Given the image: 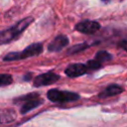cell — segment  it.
Segmentation results:
<instances>
[{"mask_svg":"<svg viewBox=\"0 0 127 127\" xmlns=\"http://www.w3.org/2000/svg\"><path fill=\"white\" fill-rule=\"evenodd\" d=\"M126 43H127V42H126L125 39H123L121 42H119V46H120L124 51H126Z\"/></svg>","mask_w":127,"mask_h":127,"instance_id":"cell-15","label":"cell"},{"mask_svg":"<svg viewBox=\"0 0 127 127\" xmlns=\"http://www.w3.org/2000/svg\"><path fill=\"white\" fill-rule=\"evenodd\" d=\"M99 42H95V43H93V44H88L87 42H85V43H82V44H77V45H74V46H72L71 48H69L68 50H67V55H73V54H77V53H79V52H82V51H84L85 49H87L88 47H90V46H93V45H97Z\"/></svg>","mask_w":127,"mask_h":127,"instance_id":"cell-11","label":"cell"},{"mask_svg":"<svg viewBox=\"0 0 127 127\" xmlns=\"http://www.w3.org/2000/svg\"><path fill=\"white\" fill-rule=\"evenodd\" d=\"M13 81V77L8 73H0V86H6L11 84Z\"/></svg>","mask_w":127,"mask_h":127,"instance_id":"cell-13","label":"cell"},{"mask_svg":"<svg viewBox=\"0 0 127 127\" xmlns=\"http://www.w3.org/2000/svg\"><path fill=\"white\" fill-rule=\"evenodd\" d=\"M21 100H24L25 101V103L21 106V109H20L21 114L28 113L29 111L37 108L38 106H40L44 102L43 99L39 97V94L38 93H30L28 95L21 96V97L17 98V100L15 99L14 102H18V101H21Z\"/></svg>","mask_w":127,"mask_h":127,"instance_id":"cell-4","label":"cell"},{"mask_svg":"<svg viewBox=\"0 0 127 127\" xmlns=\"http://www.w3.org/2000/svg\"><path fill=\"white\" fill-rule=\"evenodd\" d=\"M47 97L52 102L56 103H66L79 99V94L73 91L61 90L58 88H52L47 92Z\"/></svg>","mask_w":127,"mask_h":127,"instance_id":"cell-3","label":"cell"},{"mask_svg":"<svg viewBox=\"0 0 127 127\" xmlns=\"http://www.w3.org/2000/svg\"><path fill=\"white\" fill-rule=\"evenodd\" d=\"M60 78L61 76L58 73H55L53 71H48V72L39 74L34 78V86L35 87L46 86V85H49V84H52L58 81Z\"/></svg>","mask_w":127,"mask_h":127,"instance_id":"cell-6","label":"cell"},{"mask_svg":"<svg viewBox=\"0 0 127 127\" xmlns=\"http://www.w3.org/2000/svg\"><path fill=\"white\" fill-rule=\"evenodd\" d=\"M32 75H33V74H32L31 72H28L26 75H24V79H25V80H30V79L32 78Z\"/></svg>","mask_w":127,"mask_h":127,"instance_id":"cell-16","label":"cell"},{"mask_svg":"<svg viewBox=\"0 0 127 127\" xmlns=\"http://www.w3.org/2000/svg\"><path fill=\"white\" fill-rule=\"evenodd\" d=\"M100 24L96 21H92V20H84L81 21L79 23H77L74 27V29L82 34L85 35H91L96 33L99 29H100Z\"/></svg>","mask_w":127,"mask_h":127,"instance_id":"cell-5","label":"cell"},{"mask_svg":"<svg viewBox=\"0 0 127 127\" xmlns=\"http://www.w3.org/2000/svg\"><path fill=\"white\" fill-rule=\"evenodd\" d=\"M86 72H87V67L85 64H80V63L70 64L64 69V73L68 77H77Z\"/></svg>","mask_w":127,"mask_h":127,"instance_id":"cell-7","label":"cell"},{"mask_svg":"<svg viewBox=\"0 0 127 127\" xmlns=\"http://www.w3.org/2000/svg\"><path fill=\"white\" fill-rule=\"evenodd\" d=\"M43 52V44L42 43H34L29 45L27 48H25L21 52H11L7 54L4 58V62H12V61H20V60H25L28 58L36 57L42 54Z\"/></svg>","mask_w":127,"mask_h":127,"instance_id":"cell-2","label":"cell"},{"mask_svg":"<svg viewBox=\"0 0 127 127\" xmlns=\"http://www.w3.org/2000/svg\"><path fill=\"white\" fill-rule=\"evenodd\" d=\"M113 58V56L111 54H109L108 52L106 51H99L95 54V57H94V60L98 61L99 63H105V62H108V61H111Z\"/></svg>","mask_w":127,"mask_h":127,"instance_id":"cell-12","label":"cell"},{"mask_svg":"<svg viewBox=\"0 0 127 127\" xmlns=\"http://www.w3.org/2000/svg\"><path fill=\"white\" fill-rule=\"evenodd\" d=\"M85 65H86V67H87V71L88 70H95V69H99L100 67H101V65H102V64L101 63H99L98 61H96V60H90V61H88L86 64H85Z\"/></svg>","mask_w":127,"mask_h":127,"instance_id":"cell-14","label":"cell"},{"mask_svg":"<svg viewBox=\"0 0 127 127\" xmlns=\"http://www.w3.org/2000/svg\"><path fill=\"white\" fill-rule=\"evenodd\" d=\"M68 42H69L68 38L65 35H59L48 45V51L49 52H60L68 45Z\"/></svg>","mask_w":127,"mask_h":127,"instance_id":"cell-8","label":"cell"},{"mask_svg":"<svg viewBox=\"0 0 127 127\" xmlns=\"http://www.w3.org/2000/svg\"><path fill=\"white\" fill-rule=\"evenodd\" d=\"M123 90H124V88L122 86L118 85V84H110L104 90H102L98 94V96L99 97H103V98L108 97V96H114V95H117V94L122 93Z\"/></svg>","mask_w":127,"mask_h":127,"instance_id":"cell-9","label":"cell"},{"mask_svg":"<svg viewBox=\"0 0 127 127\" xmlns=\"http://www.w3.org/2000/svg\"><path fill=\"white\" fill-rule=\"evenodd\" d=\"M33 22H34V18L29 16V17H26V18L20 20L19 22H17L13 26H11V27L3 30V31H0V45L8 44L9 42L15 40Z\"/></svg>","mask_w":127,"mask_h":127,"instance_id":"cell-1","label":"cell"},{"mask_svg":"<svg viewBox=\"0 0 127 127\" xmlns=\"http://www.w3.org/2000/svg\"><path fill=\"white\" fill-rule=\"evenodd\" d=\"M16 118V113L11 109H1L0 110V124H6L14 121Z\"/></svg>","mask_w":127,"mask_h":127,"instance_id":"cell-10","label":"cell"}]
</instances>
